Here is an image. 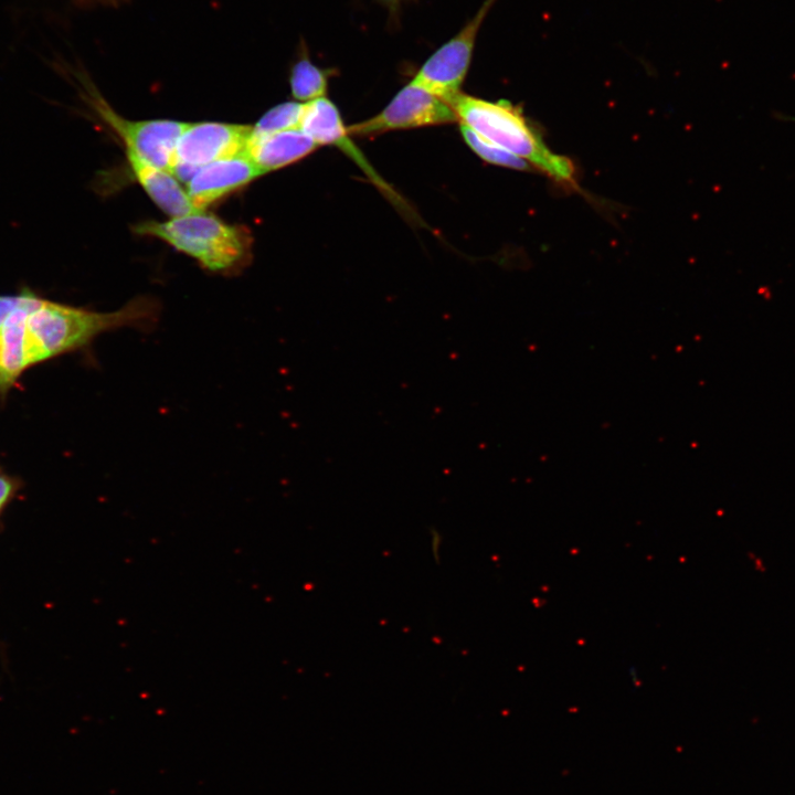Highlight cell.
Returning a JSON list of instances; mask_svg holds the SVG:
<instances>
[{"mask_svg":"<svg viewBox=\"0 0 795 795\" xmlns=\"http://www.w3.org/2000/svg\"><path fill=\"white\" fill-rule=\"evenodd\" d=\"M160 312L158 299L146 295L109 312L42 299L26 318L28 365L87 346L104 332L124 328L149 332L158 325Z\"/></svg>","mask_w":795,"mask_h":795,"instance_id":"cell-1","label":"cell"},{"mask_svg":"<svg viewBox=\"0 0 795 795\" xmlns=\"http://www.w3.org/2000/svg\"><path fill=\"white\" fill-rule=\"evenodd\" d=\"M448 104L459 123L485 139L526 160L565 187L575 186L573 162L552 152L523 116L507 100L490 102L459 92Z\"/></svg>","mask_w":795,"mask_h":795,"instance_id":"cell-2","label":"cell"},{"mask_svg":"<svg viewBox=\"0 0 795 795\" xmlns=\"http://www.w3.org/2000/svg\"><path fill=\"white\" fill-rule=\"evenodd\" d=\"M141 236L157 237L222 275L242 271L252 258L253 237L246 226L230 224L203 210L165 222L147 220L132 226Z\"/></svg>","mask_w":795,"mask_h":795,"instance_id":"cell-3","label":"cell"},{"mask_svg":"<svg viewBox=\"0 0 795 795\" xmlns=\"http://www.w3.org/2000/svg\"><path fill=\"white\" fill-rule=\"evenodd\" d=\"M85 88L97 114L123 140L126 153L171 172L178 140L188 123L171 119L130 120L107 105L93 87Z\"/></svg>","mask_w":795,"mask_h":795,"instance_id":"cell-4","label":"cell"},{"mask_svg":"<svg viewBox=\"0 0 795 795\" xmlns=\"http://www.w3.org/2000/svg\"><path fill=\"white\" fill-rule=\"evenodd\" d=\"M496 0H485L460 31L438 47L410 82L448 103L460 92L467 75L477 34Z\"/></svg>","mask_w":795,"mask_h":795,"instance_id":"cell-5","label":"cell"},{"mask_svg":"<svg viewBox=\"0 0 795 795\" xmlns=\"http://www.w3.org/2000/svg\"><path fill=\"white\" fill-rule=\"evenodd\" d=\"M251 131L247 125L188 123L177 144L171 173L188 182L203 166L245 152Z\"/></svg>","mask_w":795,"mask_h":795,"instance_id":"cell-6","label":"cell"},{"mask_svg":"<svg viewBox=\"0 0 795 795\" xmlns=\"http://www.w3.org/2000/svg\"><path fill=\"white\" fill-rule=\"evenodd\" d=\"M457 120L448 103L409 83L379 114L347 128L350 136L371 137L396 129L444 125Z\"/></svg>","mask_w":795,"mask_h":795,"instance_id":"cell-7","label":"cell"},{"mask_svg":"<svg viewBox=\"0 0 795 795\" xmlns=\"http://www.w3.org/2000/svg\"><path fill=\"white\" fill-rule=\"evenodd\" d=\"M299 128L318 146L331 145L339 148L363 170L367 177L390 200L394 203L398 202L400 206L404 204L392 188L374 171L360 149L351 141L350 134L342 123L338 108L326 96L304 103Z\"/></svg>","mask_w":795,"mask_h":795,"instance_id":"cell-8","label":"cell"},{"mask_svg":"<svg viewBox=\"0 0 795 795\" xmlns=\"http://www.w3.org/2000/svg\"><path fill=\"white\" fill-rule=\"evenodd\" d=\"M262 174L243 152L203 166L187 182V192L195 209L203 210Z\"/></svg>","mask_w":795,"mask_h":795,"instance_id":"cell-9","label":"cell"},{"mask_svg":"<svg viewBox=\"0 0 795 795\" xmlns=\"http://www.w3.org/2000/svg\"><path fill=\"white\" fill-rule=\"evenodd\" d=\"M319 146L300 128L265 136H251L245 153L263 174L289 166Z\"/></svg>","mask_w":795,"mask_h":795,"instance_id":"cell-10","label":"cell"},{"mask_svg":"<svg viewBox=\"0 0 795 795\" xmlns=\"http://www.w3.org/2000/svg\"><path fill=\"white\" fill-rule=\"evenodd\" d=\"M126 155L136 180L166 214L178 218L200 211L171 172L152 167L132 155Z\"/></svg>","mask_w":795,"mask_h":795,"instance_id":"cell-11","label":"cell"},{"mask_svg":"<svg viewBox=\"0 0 795 795\" xmlns=\"http://www.w3.org/2000/svg\"><path fill=\"white\" fill-rule=\"evenodd\" d=\"M42 299L28 294L25 304L15 309L0 327V389L13 383L26 361V318Z\"/></svg>","mask_w":795,"mask_h":795,"instance_id":"cell-12","label":"cell"},{"mask_svg":"<svg viewBox=\"0 0 795 795\" xmlns=\"http://www.w3.org/2000/svg\"><path fill=\"white\" fill-rule=\"evenodd\" d=\"M330 71L317 66L307 55L292 66L289 85L295 99L303 103L326 96Z\"/></svg>","mask_w":795,"mask_h":795,"instance_id":"cell-13","label":"cell"},{"mask_svg":"<svg viewBox=\"0 0 795 795\" xmlns=\"http://www.w3.org/2000/svg\"><path fill=\"white\" fill-rule=\"evenodd\" d=\"M459 128L465 142L483 160L496 166L522 171L531 168L526 160L485 139L465 124L459 123Z\"/></svg>","mask_w":795,"mask_h":795,"instance_id":"cell-14","label":"cell"},{"mask_svg":"<svg viewBox=\"0 0 795 795\" xmlns=\"http://www.w3.org/2000/svg\"><path fill=\"white\" fill-rule=\"evenodd\" d=\"M304 103L285 102L267 110L252 126L251 136H265L284 130L299 128Z\"/></svg>","mask_w":795,"mask_h":795,"instance_id":"cell-15","label":"cell"},{"mask_svg":"<svg viewBox=\"0 0 795 795\" xmlns=\"http://www.w3.org/2000/svg\"><path fill=\"white\" fill-rule=\"evenodd\" d=\"M28 298V293L19 296L0 297V327L7 318L18 308L22 307Z\"/></svg>","mask_w":795,"mask_h":795,"instance_id":"cell-16","label":"cell"},{"mask_svg":"<svg viewBox=\"0 0 795 795\" xmlns=\"http://www.w3.org/2000/svg\"><path fill=\"white\" fill-rule=\"evenodd\" d=\"M126 0H73L78 7H94V6H118Z\"/></svg>","mask_w":795,"mask_h":795,"instance_id":"cell-17","label":"cell"},{"mask_svg":"<svg viewBox=\"0 0 795 795\" xmlns=\"http://www.w3.org/2000/svg\"><path fill=\"white\" fill-rule=\"evenodd\" d=\"M11 491V484L8 479L0 476V508L7 501Z\"/></svg>","mask_w":795,"mask_h":795,"instance_id":"cell-18","label":"cell"},{"mask_svg":"<svg viewBox=\"0 0 795 795\" xmlns=\"http://www.w3.org/2000/svg\"><path fill=\"white\" fill-rule=\"evenodd\" d=\"M400 0H381L389 9L390 11H396V8L399 7Z\"/></svg>","mask_w":795,"mask_h":795,"instance_id":"cell-19","label":"cell"}]
</instances>
